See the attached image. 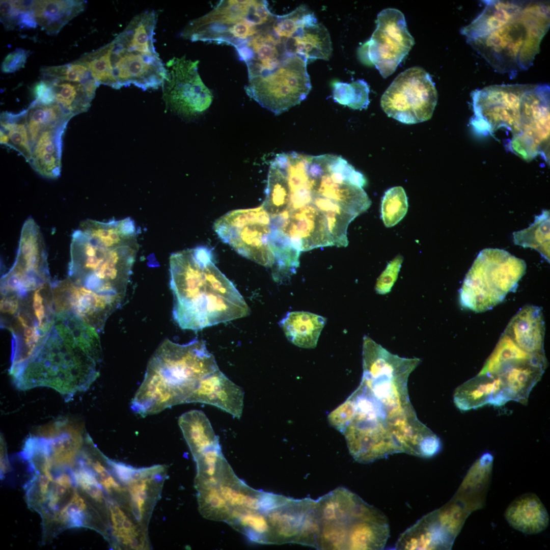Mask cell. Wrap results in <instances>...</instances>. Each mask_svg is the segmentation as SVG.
Instances as JSON below:
<instances>
[{
    "label": "cell",
    "mask_w": 550,
    "mask_h": 550,
    "mask_svg": "<svg viewBox=\"0 0 550 550\" xmlns=\"http://www.w3.org/2000/svg\"><path fill=\"white\" fill-rule=\"evenodd\" d=\"M311 203L324 214L334 245L347 246V228L356 216L331 199L317 195H313Z\"/></svg>",
    "instance_id": "cell-40"
},
{
    "label": "cell",
    "mask_w": 550,
    "mask_h": 550,
    "mask_svg": "<svg viewBox=\"0 0 550 550\" xmlns=\"http://www.w3.org/2000/svg\"><path fill=\"white\" fill-rule=\"evenodd\" d=\"M173 317L181 328L200 330L248 316L250 308L218 269L210 249L198 246L170 258Z\"/></svg>",
    "instance_id": "cell-5"
},
{
    "label": "cell",
    "mask_w": 550,
    "mask_h": 550,
    "mask_svg": "<svg viewBox=\"0 0 550 550\" xmlns=\"http://www.w3.org/2000/svg\"><path fill=\"white\" fill-rule=\"evenodd\" d=\"M415 44L403 14L387 8L377 15L376 28L369 40L358 51L360 61L374 66L383 78L393 73Z\"/></svg>",
    "instance_id": "cell-13"
},
{
    "label": "cell",
    "mask_w": 550,
    "mask_h": 550,
    "mask_svg": "<svg viewBox=\"0 0 550 550\" xmlns=\"http://www.w3.org/2000/svg\"><path fill=\"white\" fill-rule=\"evenodd\" d=\"M271 544L296 543L316 548L319 533L316 500L286 498L265 512Z\"/></svg>",
    "instance_id": "cell-18"
},
{
    "label": "cell",
    "mask_w": 550,
    "mask_h": 550,
    "mask_svg": "<svg viewBox=\"0 0 550 550\" xmlns=\"http://www.w3.org/2000/svg\"><path fill=\"white\" fill-rule=\"evenodd\" d=\"M274 228L290 240L299 251L334 245L324 214L310 203L273 218Z\"/></svg>",
    "instance_id": "cell-19"
},
{
    "label": "cell",
    "mask_w": 550,
    "mask_h": 550,
    "mask_svg": "<svg viewBox=\"0 0 550 550\" xmlns=\"http://www.w3.org/2000/svg\"><path fill=\"white\" fill-rule=\"evenodd\" d=\"M481 12L461 33L496 70L515 75L528 69L550 24L549 3L485 1Z\"/></svg>",
    "instance_id": "cell-3"
},
{
    "label": "cell",
    "mask_w": 550,
    "mask_h": 550,
    "mask_svg": "<svg viewBox=\"0 0 550 550\" xmlns=\"http://www.w3.org/2000/svg\"><path fill=\"white\" fill-rule=\"evenodd\" d=\"M307 62L292 55L274 70L249 79L245 90L263 107L279 115L300 103L311 89Z\"/></svg>",
    "instance_id": "cell-11"
},
{
    "label": "cell",
    "mask_w": 550,
    "mask_h": 550,
    "mask_svg": "<svg viewBox=\"0 0 550 550\" xmlns=\"http://www.w3.org/2000/svg\"><path fill=\"white\" fill-rule=\"evenodd\" d=\"M310 155L296 152L278 154L274 160L283 168L287 176L290 189L291 211L312 202L313 185L308 166Z\"/></svg>",
    "instance_id": "cell-27"
},
{
    "label": "cell",
    "mask_w": 550,
    "mask_h": 550,
    "mask_svg": "<svg viewBox=\"0 0 550 550\" xmlns=\"http://www.w3.org/2000/svg\"><path fill=\"white\" fill-rule=\"evenodd\" d=\"M549 210H544L535 216V221L528 228L513 233L515 244L530 248L539 252L549 262Z\"/></svg>",
    "instance_id": "cell-42"
},
{
    "label": "cell",
    "mask_w": 550,
    "mask_h": 550,
    "mask_svg": "<svg viewBox=\"0 0 550 550\" xmlns=\"http://www.w3.org/2000/svg\"><path fill=\"white\" fill-rule=\"evenodd\" d=\"M369 86L363 79L350 84L336 82L333 85V96L335 101L354 109L366 108L369 104Z\"/></svg>",
    "instance_id": "cell-45"
},
{
    "label": "cell",
    "mask_w": 550,
    "mask_h": 550,
    "mask_svg": "<svg viewBox=\"0 0 550 550\" xmlns=\"http://www.w3.org/2000/svg\"><path fill=\"white\" fill-rule=\"evenodd\" d=\"M147 367L189 391L190 394L200 379L219 369L204 341L198 339L184 344L165 340L154 352Z\"/></svg>",
    "instance_id": "cell-14"
},
{
    "label": "cell",
    "mask_w": 550,
    "mask_h": 550,
    "mask_svg": "<svg viewBox=\"0 0 550 550\" xmlns=\"http://www.w3.org/2000/svg\"><path fill=\"white\" fill-rule=\"evenodd\" d=\"M98 332L70 311L57 313L39 348L14 378L21 389L44 386L68 397L87 389L99 375Z\"/></svg>",
    "instance_id": "cell-6"
},
{
    "label": "cell",
    "mask_w": 550,
    "mask_h": 550,
    "mask_svg": "<svg viewBox=\"0 0 550 550\" xmlns=\"http://www.w3.org/2000/svg\"><path fill=\"white\" fill-rule=\"evenodd\" d=\"M79 230L96 244L105 247L138 243L137 229L134 221L129 217L106 222L86 219L80 223Z\"/></svg>",
    "instance_id": "cell-31"
},
{
    "label": "cell",
    "mask_w": 550,
    "mask_h": 550,
    "mask_svg": "<svg viewBox=\"0 0 550 550\" xmlns=\"http://www.w3.org/2000/svg\"><path fill=\"white\" fill-rule=\"evenodd\" d=\"M403 262V257L399 255L389 262L377 280L375 289L377 294L389 293L397 280Z\"/></svg>",
    "instance_id": "cell-51"
},
{
    "label": "cell",
    "mask_w": 550,
    "mask_h": 550,
    "mask_svg": "<svg viewBox=\"0 0 550 550\" xmlns=\"http://www.w3.org/2000/svg\"><path fill=\"white\" fill-rule=\"evenodd\" d=\"M35 100L40 103L50 104L55 102L54 91L50 82L42 79L33 88Z\"/></svg>",
    "instance_id": "cell-53"
},
{
    "label": "cell",
    "mask_w": 550,
    "mask_h": 550,
    "mask_svg": "<svg viewBox=\"0 0 550 550\" xmlns=\"http://www.w3.org/2000/svg\"><path fill=\"white\" fill-rule=\"evenodd\" d=\"M470 512L455 495L444 506L424 515L402 533L398 544L402 549H451Z\"/></svg>",
    "instance_id": "cell-17"
},
{
    "label": "cell",
    "mask_w": 550,
    "mask_h": 550,
    "mask_svg": "<svg viewBox=\"0 0 550 550\" xmlns=\"http://www.w3.org/2000/svg\"><path fill=\"white\" fill-rule=\"evenodd\" d=\"M149 484L147 477L134 478L128 483L133 512L138 520H142L145 514Z\"/></svg>",
    "instance_id": "cell-50"
},
{
    "label": "cell",
    "mask_w": 550,
    "mask_h": 550,
    "mask_svg": "<svg viewBox=\"0 0 550 550\" xmlns=\"http://www.w3.org/2000/svg\"><path fill=\"white\" fill-rule=\"evenodd\" d=\"M510 401L503 383L496 374H478L455 391L454 402L461 411L486 404L501 406Z\"/></svg>",
    "instance_id": "cell-25"
},
{
    "label": "cell",
    "mask_w": 550,
    "mask_h": 550,
    "mask_svg": "<svg viewBox=\"0 0 550 550\" xmlns=\"http://www.w3.org/2000/svg\"><path fill=\"white\" fill-rule=\"evenodd\" d=\"M536 354L523 350L503 333L478 374H495L509 362L530 359Z\"/></svg>",
    "instance_id": "cell-43"
},
{
    "label": "cell",
    "mask_w": 550,
    "mask_h": 550,
    "mask_svg": "<svg viewBox=\"0 0 550 550\" xmlns=\"http://www.w3.org/2000/svg\"><path fill=\"white\" fill-rule=\"evenodd\" d=\"M226 522L255 542L271 544L270 527L263 512L232 509Z\"/></svg>",
    "instance_id": "cell-41"
},
{
    "label": "cell",
    "mask_w": 550,
    "mask_h": 550,
    "mask_svg": "<svg viewBox=\"0 0 550 550\" xmlns=\"http://www.w3.org/2000/svg\"><path fill=\"white\" fill-rule=\"evenodd\" d=\"M43 79H54L84 83L93 78L88 67L77 60L60 66L43 67L40 69Z\"/></svg>",
    "instance_id": "cell-48"
},
{
    "label": "cell",
    "mask_w": 550,
    "mask_h": 550,
    "mask_svg": "<svg viewBox=\"0 0 550 550\" xmlns=\"http://www.w3.org/2000/svg\"><path fill=\"white\" fill-rule=\"evenodd\" d=\"M217 487L232 509L263 511L267 492L247 486L235 476L227 462L219 475Z\"/></svg>",
    "instance_id": "cell-32"
},
{
    "label": "cell",
    "mask_w": 550,
    "mask_h": 550,
    "mask_svg": "<svg viewBox=\"0 0 550 550\" xmlns=\"http://www.w3.org/2000/svg\"><path fill=\"white\" fill-rule=\"evenodd\" d=\"M190 393L147 367L143 381L130 403L135 413L146 417L174 405L186 403Z\"/></svg>",
    "instance_id": "cell-20"
},
{
    "label": "cell",
    "mask_w": 550,
    "mask_h": 550,
    "mask_svg": "<svg viewBox=\"0 0 550 550\" xmlns=\"http://www.w3.org/2000/svg\"><path fill=\"white\" fill-rule=\"evenodd\" d=\"M244 392L218 369L200 379L186 400L214 405L240 419L243 408Z\"/></svg>",
    "instance_id": "cell-22"
},
{
    "label": "cell",
    "mask_w": 550,
    "mask_h": 550,
    "mask_svg": "<svg viewBox=\"0 0 550 550\" xmlns=\"http://www.w3.org/2000/svg\"><path fill=\"white\" fill-rule=\"evenodd\" d=\"M138 249V243L101 246L80 230L74 231L68 277L56 286L60 308L100 332L124 301Z\"/></svg>",
    "instance_id": "cell-2"
},
{
    "label": "cell",
    "mask_w": 550,
    "mask_h": 550,
    "mask_svg": "<svg viewBox=\"0 0 550 550\" xmlns=\"http://www.w3.org/2000/svg\"><path fill=\"white\" fill-rule=\"evenodd\" d=\"M317 22L314 13L302 5L288 14L276 16L272 29L280 38L286 40L293 37L299 29Z\"/></svg>",
    "instance_id": "cell-46"
},
{
    "label": "cell",
    "mask_w": 550,
    "mask_h": 550,
    "mask_svg": "<svg viewBox=\"0 0 550 550\" xmlns=\"http://www.w3.org/2000/svg\"><path fill=\"white\" fill-rule=\"evenodd\" d=\"M198 61L174 57L166 65L162 84L167 108L185 118L196 117L211 105L213 96L198 72Z\"/></svg>",
    "instance_id": "cell-16"
},
{
    "label": "cell",
    "mask_w": 550,
    "mask_h": 550,
    "mask_svg": "<svg viewBox=\"0 0 550 550\" xmlns=\"http://www.w3.org/2000/svg\"><path fill=\"white\" fill-rule=\"evenodd\" d=\"M274 18L265 1H221L209 13L188 23L180 35L193 42L223 44L236 48L255 34L253 20L265 25Z\"/></svg>",
    "instance_id": "cell-9"
},
{
    "label": "cell",
    "mask_w": 550,
    "mask_h": 550,
    "mask_svg": "<svg viewBox=\"0 0 550 550\" xmlns=\"http://www.w3.org/2000/svg\"><path fill=\"white\" fill-rule=\"evenodd\" d=\"M284 44L288 54L298 56L307 63L327 60L333 51L327 30L318 22L299 29L293 37L285 40Z\"/></svg>",
    "instance_id": "cell-28"
},
{
    "label": "cell",
    "mask_w": 550,
    "mask_h": 550,
    "mask_svg": "<svg viewBox=\"0 0 550 550\" xmlns=\"http://www.w3.org/2000/svg\"><path fill=\"white\" fill-rule=\"evenodd\" d=\"M72 117L56 103L44 104L33 101L25 109V121L32 147L43 132L68 123Z\"/></svg>",
    "instance_id": "cell-37"
},
{
    "label": "cell",
    "mask_w": 550,
    "mask_h": 550,
    "mask_svg": "<svg viewBox=\"0 0 550 550\" xmlns=\"http://www.w3.org/2000/svg\"><path fill=\"white\" fill-rule=\"evenodd\" d=\"M273 21L236 48L240 60L246 64L249 79L274 70L292 56L287 53L283 40L274 32Z\"/></svg>",
    "instance_id": "cell-21"
},
{
    "label": "cell",
    "mask_w": 550,
    "mask_h": 550,
    "mask_svg": "<svg viewBox=\"0 0 550 550\" xmlns=\"http://www.w3.org/2000/svg\"><path fill=\"white\" fill-rule=\"evenodd\" d=\"M547 363L543 352L530 359L509 362L500 369L495 374L500 378L510 401L527 403L529 395L540 380Z\"/></svg>",
    "instance_id": "cell-23"
},
{
    "label": "cell",
    "mask_w": 550,
    "mask_h": 550,
    "mask_svg": "<svg viewBox=\"0 0 550 550\" xmlns=\"http://www.w3.org/2000/svg\"><path fill=\"white\" fill-rule=\"evenodd\" d=\"M107 462L117 477L122 482L128 484L134 478L138 469L122 462L108 459Z\"/></svg>",
    "instance_id": "cell-54"
},
{
    "label": "cell",
    "mask_w": 550,
    "mask_h": 550,
    "mask_svg": "<svg viewBox=\"0 0 550 550\" xmlns=\"http://www.w3.org/2000/svg\"><path fill=\"white\" fill-rule=\"evenodd\" d=\"M1 143L16 150L30 162L32 147L25 121V109L17 114L8 112L1 114Z\"/></svg>",
    "instance_id": "cell-39"
},
{
    "label": "cell",
    "mask_w": 550,
    "mask_h": 550,
    "mask_svg": "<svg viewBox=\"0 0 550 550\" xmlns=\"http://www.w3.org/2000/svg\"><path fill=\"white\" fill-rule=\"evenodd\" d=\"M419 363L380 345L363 358L361 382L349 396L354 410L350 421L372 433L385 457L405 453L425 457L436 446L437 436L418 419L409 399L408 378Z\"/></svg>",
    "instance_id": "cell-1"
},
{
    "label": "cell",
    "mask_w": 550,
    "mask_h": 550,
    "mask_svg": "<svg viewBox=\"0 0 550 550\" xmlns=\"http://www.w3.org/2000/svg\"><path fill=\"white\" fill-rule=\"evenodd\" d=\"M220 239L241 256L265 267H273L274 258L270 243L272 227L262 205L228 212L215 222Z\"/></svg>",
    "instance_id": "cell-10"
},
{
    "label": "cell",
    "mask_w": 550,
    "mask_h": 550,
    "mask_svg": "<svg viewBox=\"0 0 550 550\" xmlns=\"http://www.w3.org/2000/svg\"><path fill=\"white\" fill-rule=\"evenodd\" d=\"M290 203V189L283 168L273 159L269 168L265 198L262 205L271 218L287 211Z\"/></svg>",
    "instance_id": "cell-38"
},
{
    "label": "cell",
    "mask_w": 550,
    "mask_h": 550,
    "mask_svg": "<svg viewBox=\"0 0 550 550\" xmlns=\"http://www.w3.org/2000/svg\"><path fill=\"white\" fill-rule=\"evenodd\" d=\"M475 130L493 135L504 130V145L520 157L530 160L548 151L549 139V87L546 84L495 85L472 94Z\"/></svg>",
    "instance_id": "cell-4"
},
{
    "label": "cell",
    "mask_w": 550,
    "mask_h": 550,
    "mask_svg": "<svg viewBox=\"0 0 550 550\" xmlns=\"http://www.w3.org/2000/svg\"><path fill=\"white\" fill-rule=\"evenodd\" d=\"M525 261L499 249L481 251L459 291L460 305L475 312L491 309L514 291L525 274Z\"/></svg>",
    "instance_id": "cell-8"
},
{
    "label": "cell",
    "mask_w": 550,
    "mask_h": 550,
    "mask_svg": "<svg viewBox=\"0 0 550 550\" xmlns=\"http://www.w3.org/2000/svg\"><path fill=\"white\" fill-rule=\"evenodd\" d=\"M85 6L84 1H34L33 11L37 24L48 34L56 35Z\"/></svg>",
    "instance_id": "cell-35"
},
{
    "label": "cell",
    "mask_w": 550,
    "mask_h": 550,
    "mask_svg": "<svg viewBox=\"0 0 550 550\" xmlns=\"http://www.w3.org/2000/svg\"><path fill=\"white\" fill-rule=\"evenodd\" d=\"M505 518L515 529L528 534L542 532L548 526V513L538 497L533 493L524 494L508 507Z\"/></svg>",
    "instance_id": "cell-30"
},
{
    "label": "cell",
    "mask_w": 550,
    "mask_h": 550,
    "mask_svg": "<svg viewBox=\"0 0 550 550\" xmlns=\"http://www.w3.org/2000/svg\"><path fill=\"white\" fill-rule=\"evenodd\" d=\"M437 101L431 76L422 68L413 67L394 79L382 95L380 105L388 117L413 124L429 120Z\"/></svg>",
    "instance_id": "cell-12"
},
{
    "label": "cell",
    "mask_w": 550,
    "mask_h": 550,
    "mask_svg": "<svg viewBox=\"0 0 550 550\" xmlns=\"http://www.w3.org/2000/svg\"><path fill=\"white\" fill-rule=\"evenodd\" d=\"M45 79L49 80L52 85L55 102L72 117L88 109L100 85L94 78L84 83Z\"/></svg>",
    "instance_id": "cell-36"
},
{
    "label": "cell",
    "mask_w": 550,
    "mask_h": 550,
    "mask_svg": "<svg viewBox=\"0 0 550 550\" xmlns=\"http://www.w3.org/2000/svg\"><path fill=\"white\" fill-rule=\"evenodd\" d=\"M217 486H196L198 490L199 510L205 518L226 522L232 509L221 494Z\"/></svg>",
    "instance_id": "cell-44"
},
{
    "label": "cell",
    "mask_w": 550,
    "mask_h": 550,
    "mask_svg": "<svg viewBox=\"0 0 550 550\" xmlns=\"http://www.w3.org/2000/svg\"><path fill=\"white\" fill-rule=\"evenodd\" d=\"M178 424L196 459L206 451L219 447V440L205 413L191 410L182 414Z\"/></svg>",
    "instance_id": "cell-34"
},
{
    "label": "cell",
    "mask_w": 550,
    "mask_h": 550,
    "mask_svg": "<svg viewBox=\"0 0 550 550\" xmlns=\"http://www.w3.org/2000/svg\"><path fill=\"white\" fill-rule=\"evenodd\" d=\"M387 519L377 508L357 496L337 518L320 522L317 548L358 549Z\"/></svg>",
    "instance_id": "cell-15"
},
{
    "label": "cell",
    "mask_w": 550,
    "mask_h": 550,
    "mask_svg": "<svg viewBox=\"0 0 550 550\" xmlns=\"http://www.w3.org/2000/svg\"><path fill=\"white\" fill-rule=\"evenodd\" d=\"M407 209V197L402 187H393L385 192L381 200V217L386 227L397 224L405 216Z\"/></svg>",
    "instance_id": "cell-47"
},
{
    "label": "cell",
    "mask_w": 550,
    "mask_h": 550,
    "mask_svg": "<svg viewBox=\"0 0 550 550\" xmlns=\"http://www.w3.org/2000/svg\"><path fill=\"white\" fill-rule=\"evenodd\" d=\"M67 124L43 132L32 147L29 163L39 175L45 178L55 179L60 175L62 136Z\"/></svg>",
    "instance_id": "cell-29"
},
{
    "label": "cell",
    "mask_w": 550,
    "mask_h": 550,
    "mask_svg": "<svg viewBox=\"0 0 550 550\" xmlns=\"http://www.w3.org/2000/svg\"><path fill=\"white\" fill-rule=\"evenodd\" d=\"M29 56V51L22 48L16 49L4 60L2 65V71L10 73L19 70L24 67Z\"/></svg>",
    "instance_id": "cell-52"
},
{
    "label": "cell",
    "mask_w": 550,
    "mask_h": 550,
    "mask_svg": "<svg viewBox=\"0 0 550 550\" xmlns=\"http://www.w3.org/2000/svg\"><path fill=\"white\" fill-rule=\"evenodd\" d=\"M545 325L540 307L527 305L508 323L504 333L519 347L530 353L544 352Z\"/></svg>",
    "instance_id": "cell-26"
},
{
    "label": "cell",
    "mask_w": 550,
    "mask_h": 550,
    "mask_svg": "<svg viewBox=\"0 0 550 550\" xmlns=\"http://www.w3.org/2000/svg\"><path fill=\"white\" fill-rule=\"evenodd\" d=\"M326 321L325 317L314 313L294 311L285 315L280 325L291 343L299 347L313 348Z\"/></svg>",
    "instance_id": "cell-33"
},
{
    "label": "cell",
    "mask_w": 550,
    "mask_h": 550,
    "mask_svg": "<svg viewBox=\"0 0 550 550\" xmlns=\"http://www.w3.org/2000/svg\"><path fill=\"white\" fill-rule=\"evenodd\" d=\"M316 176L313 178V195L334 201L356 216L366 211L371 202L363 187L349 181L338 179L326 172L313 156Z\"/></svg>",
    "instance_id": "cell-24"
},
{
    "label": "cell",
    "mask_w": 550,
    "mask_h": 550,
    "mask_svg": "<svg viewBox=\"0 0 550 550\" xmlns=\"http://www.w3.org/2000/svg\"><path fill=\"white\" fill-rule=\"evenodd\" d=\"M198 474L197 477H219L227 461L221 451L220 446L209 449L196 459Z\"/></svg>",
    "instance_id": "cell-49"
},
{
    "label": "cell",
    "mask_w": 550,
    "mask_h": 550,
    "mask_svg": "<svg viewBox=\"0 0 550 550\" xmlns=\"http://www.w3.org/2000/svg\"><path fill=\"white\" fill-rule=\"evenodd\" d=\"M155 23L134 17L113 40L78 59L98 83L118 89L133 85L144 90L162 85L166 74L154 45Z\"/></svg>",
    "instance_id": "cell-7"
}]
</instances>
